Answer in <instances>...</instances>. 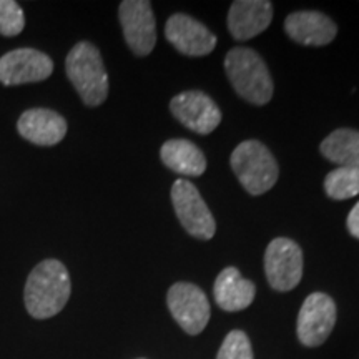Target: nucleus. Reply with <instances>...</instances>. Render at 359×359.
I'll use <instances>...</instances> for the list:
<instances>
[{
    "instance_id": "f257e3e1",
    "label": "nucleus",
    "mask_w": 359,
    "mask_h": 359,
    "mask_svg": "<svg viewBox=\"0 0 359 359\" xmlns=\"http://www.w3.org/2000/svg\"><path fill=\"white\" fill-rule=\"evenodd\" d=\"M70 293V275L65 264L58 259H45L27 278L25 308L35 320H48L65 308Z\"/></svg>"
},
{
    "instance_id": "f03ea898",
    "label": "nucleus",
    "mask_w": 359,
    "mask_h": 359,
    "mask_svg": "<svg viewBox=\"0 0 359 359\" xmlns=\"http://www.w3.org/2000/svg\"><path fill=\"white\" fill-rule=\"evenodd\" d=\"M224 70L233 88L253 105H266L273 97V80L266 64L257 52L246 47L231 48L224 57Z\"/></svg>"
},
{
    "instance_id": "7ed1b4c3",
    "label": "nucleus",
    "mask_w": 359,
    "mask_h": 359,
    "mask_svg": "<svg viewBox=\"0 0 359 359\" xmlns=\"http://www.w3.org/2000/svg\"><path fill=\"white\" fill-rule=\"evenodd\" d=\"M67 77L85 105L98 107L109 97V75L100 50L90 42H79L65 60Z\"/></svg>"
},
{
    "instance_id": "20e7f679",
    "label": "nucleus",
    "mask_w": 359,
    "mask_h": 359,
    "mask_svg": "<svg viewBox=\"0 0 359 359\" xmlns=\"http://www.w3.org/2000/svg\"><path fill=\"white\" fill-rule=\"evenodd\" d=\"M230 163L238 182L250 195H263L278 182V161L266 145L258 140L240 143L233 150Z\"/></svg>"
},
{
    "instance_id": "39448f33",
    "label": "nucleus",
    "mask_w": 359,
    "mask_h": 359,
    "mask_svg": "<svg viewBox=\"0 0 359 359\" xmlns=\"http://www.w3.org/2000/svg\"><path fill=\"white\" fill-rule=\"evenodd\" d=\"M264 273L273 290L291 291L303 276V251L290 238H275L264 251Z\"/></svg>"
},
{
    "instance_id": "423d86ee",
    "label": "nucleus",
    "mask_w": 359,
    "mask_h": 359,
    "mask_svg": "<svg viewBox=\"0 0 359 359\" xmlns=\"http://www.w3.org/2000/svg\"><path fill=\"white\" fill-rule=\"evenodd\" d=\"M175 213L182 226L198 240H210L217 231V223L200 191L188 180H177L172 187Z\"/></svg>"
},
{
    "instance_id": "0eeeda50",
    "label": "nucleus",
    "mask_w": 359,
    "mask_h": 359,
    "mask_svg": "<svg viewBox=\"0 0 359 359\" xmlns=\"http://www.w3.org/2000/svg\"><path fill=\"white\" fill-rule=\"evenodd\" d=\"M167 304L173 320L188 334H200L210 321L208 298L196 285L191 283H175L168 290Z\"/></svg>"
},
{
    "instance_id": "6e6552de",
    "label": "nucleus",
    "mask_w": 359,
    "mask_h": 359,
    "mask_svg": "<svg viewBox=\"0 0 359 359\" xmlns=\"http://www.w3.org/2000/svg\"><path fill=\"white\" fill-rule=\"evenodd\" d=\"M125 40L135 55L145 57L156 43V22L151 4L145 0H125L118 7Z\"/></svg>"
},
{
    "instance_id": "1a4fd4ad",
    "label": "nucleus",
    "mask_w": 359,
    "mask_h": 359,
    "mask_svg": "<svg viewBox=\"0 0 359 359\" xmlns=\"http://www.w3.org/2000/svg\"><path fill=\"white\" fill-rule=\"evenodd\" d=\"M336 325V304L326 293H313L304 299L298 314V338L304 346H321Z\"/></svg>"
},
{
    "instance_id": "9d476101",
    "label": "nucleus",
    "mask_w": 359,
    "mask_h": 359,
    "mask_svg": "<svg viewBox=\"0 0 359 359\" xmlns=\"http://www.w3.org/2000/svg\"><path fill=\"white\" fill-rule=\"evenodd\" d=\"M170 110L180 123L198 135L212 133L222 122L217 103L200 90L178 93L170 102Z\"/></svg>"
},
{
    "instance_id": "9b49d317",
    "label": "nucleus",
    "mask_w": 359,
    "mask_h": 359,
    "mask_svg": "<svg viewBox=\"0 0 359 359\" xmlns=\"http://www.w3.org/2000/svg\"><path fill=\"white\" fill-rule=\"evenodd\" d=\"M52 72V58L35 48H17L0 58V82L8 87L42 82Z\"/></svg>"
},
{
    "instance_id": "f8f14e48",
    "label": "nucleus",
    "mask_w": 359,
    "mask_h": 359,
    "mask_svg": "<svg viewBox=\"0 0 359 359\" xmlns=\"http://www.w3.org/2000/svg\"><path fill=\"white\" fill-rule=\"evenodd\" d=\"M165 37L188 57L208 55L217 47V37L203 24L185 13H175L165 25Z\"/></svg>"
},
{
    "instance_id": "ddd939ff",
    "label": "nucleus",
    "mask_w": 359,
    "mask_h": 359,
    "mask_svg": "<svg viewBox=\"0 0 359 359\" xmlns=\"http://www.w3.org/2000/svg\"><path fill=\"white\" fill-rule=\"evenodd\" d=\"M273 19V4L266 0H236L228 13V30L238 42L257 37Z\"/></svg>"
},
{
    "instance_id": "4468645a",
    "label": "nucleus",
    "mask_w": 359,
    "mask_h": 359,
    "mask_svg": "<svg viewBox=\"0 0 359 359\" xmlns=\"http://www.w3.org/2000/svg\"><path fill=\"white\" fill-rule=\"evenodd\" d=\"M285 30L291 40L308 47H323L331 43L338 34V27L321 12L303 11L286 17Z\"/></svg>"
},
{
    "instance_id": "2eb2a0df",
    "label": "nucleus",
    "mask_w": 359,
    "mask_h": 359,
    "mask_svg": "<svg viewBox=\"0 0 359 359\" xmlns=\"http://www.w3.org/2000/svg\"><path fill=\"white\" fill-rule=\"evenodd\" d=\"M17 130L34 145L52 147L64 140L67 122L62 115L48 109H32L20 115Z\"/></svg>"
},
{
    "instance_id": "dca6fc26",
    "label": "nucleus",
    "mask_w": 359,
    "mask_h": 359,
    "mask_svg": "<svg viewBox=\"0 0 359 359\" xmlns=\"http://www.w3.org/2000/svg\"><path fill=\"white\" fill-rule=\"evenodd\" d=\"M215 299L223 311H241L253 303L257 288L235 266L224 268L215 281Z\"/></svg>"
},
{
    "instance_id": "f3484780",
    "label": "nucleus",
    "mask_w": 359,
    "mask_h": 359,
    "mask_svg": "<svg viewBox=\"0 0 359 359\" xmlns=\"http://www.w3.org/2000/svg\"><path fill=\"white\" fill-rule=\"evenodd\" d=\"M160 158L170 170L183 177H201L206 170L203 151L195 143L183 138H173L163 143Z\"/></svg>"
},
{
    "instance_id": "a211bd4d",
    "label": "nucleus",
    "mask_w": 359,
    "mask_h": 359,
    "mask_svg": "<svg viewBox=\"0 0 359 359\" xmlns=\"http://www.w3.org/2000/svg\"><path fill=\"white\" fill-rule=\"evenodd\" d=\"M323 156L339 167L359 168V132L339 128L327 135L320 147Z\"/></svg>"
},
{
    "instance_id": "6ab92c4d",
    "label": "nucleus",
    "mask_w": 359,
    "mask_h": 359,
    "mask_svg": "<svg viewBox=\"0 0 359 359\" xmlns=\"http://www.w3.org/2000/svg\"><path fill=\"white\" fill-rule=\"evenodd\" d=\"M325 190L333 200H348L359 195V168L339 167L326 175Z\"/></svg>"
},
{
    "instance_id": "aec40b11",
    "label": "nucleus",
    "mask_w": 359,
    "mask_h": 359,
    "mask_svg": "<svg viewBox=\"0 0 359 359\" xmlns=\"http://www.w3.org/2000/svg\"><path fill=\"white\" fill-rule=\"evenodd\" d=\"M217 359H255L250 338L240 330L231 331L223 339Z\"/></svg>"
},
{
    "instance_id": "412c9836",
    "label": "nucleus",
    "mask_w": 359,
    "mask_h": 359,
    "mask_svg": "<svg viewBox=\"0 0 359 359\" xmlns=\"http://www.w3.org/2000/svg\"><path fill=\"white\" fill-rule=\"evenodd\" d=\"M25 27L22 7L13 0H0V34L6 37L19 35Z\"/></svg>"
},
{
    "instance_id": "4be33fe9",
    "label": "nucleus",
    "mask_w": 359,
    "mask_h": 359,
    "mask_svg": "<svg viewBox=\"0 0 359 359\" xmlns=\"http://www.w3.org/2000/svg\"><path fill=\"white\" fill-rule=\"evenodd\" d=\"M348 230L354 238H359V201L348 215Z\"/></svg>"
}]
</instances>
